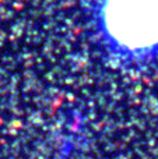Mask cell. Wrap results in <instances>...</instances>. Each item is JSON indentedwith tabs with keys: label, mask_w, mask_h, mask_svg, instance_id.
<instances>
[{
	"label": "cell",
	"mask_w": 158,
	"mask_h": 159,
	"mask_svg": "<svg viewBox=\"0 0 158 159\" xmlns=\"http://www.w3.org/2000/svg\"><path fill=\"white\" fill-rule=\"evenodd\" d=\"M109 22L126 43H151L158 39V0H114Z\"/></svg>",
	"instance_id": "1"
}]
</instances>
